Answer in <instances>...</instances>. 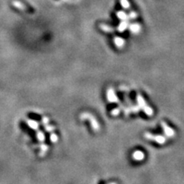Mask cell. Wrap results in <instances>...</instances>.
<instances>
[{"mask_svg": "<svg viewBox=\"0 0 184 184\" xmlns=\"http://www.w3.org/2000/svg\"><path fill=\"white\" fill-rule=\"evenodd\" d=\"M80 119L81 120H90L94 131H98L99 129H100V125H99V124L97 122V120H96V118L92 114H91V113H84L83 114H81Z\"/></svg>", "mask_w": 184, "mask_h": 184, "instance_id": "cell-1", "label": "cell"}, {"mask_svg": "<svg viewBox=\"0 0 184 184\" xmlns=\"http://www.w3.org/2000/svg\"><path fill=\"white\" fill-rule=\"evenodd\" d=\"M145 138L149 139V140H153V141H155V142L158 143V144H165V141H166V138H165V136H160V135H158V136H153L152 134H150V133H145Z\"/></svg>", "mask_w": 184, "mask_h": 184, "instance_id": "cell-2", "label": "cell"}, {"mask_svg": "<svg viewBox=\"0 0 184 184\" xmlns=\"http://www.w3.org/2000/svg\"><path fill=\"white\" fill-rule=\"evenodd\" d=\"M161 125L162 128H163V130H164V132H165V136H167L169 138H173L176 135V132H175V130L171 127H169L167 125H166V123L165 122H161Z\"/></svg>", "mask_w": 184, "mask_h": 184, "instance_id": "cell-3", "label": "cell"}, {"mask_svg": "<svg viewBox=\"0 0 184 184\" xmlns=\"http://www.w3.org/2000/svg\"><path fill=\"white\" fill-rule=\"evenodd\" d=\"M107 101L110 102H116L118 101V97H116V94L113 91V88H109L107 91Z\"/></svg>", "mask_w": 184, "mask_h": 184, "instance_id": "cell-4", "label": "cell"}, {"mask_svg": "<svg viewBox=\"0 0 184 184\" xmlns=\"http://www.w3.org/2000/svg\"><path fill=\"white\" fill-rule=\"evenodd\" d=\"M132 158L136 161H142L145 158V153L140 150H136L132 153Z\"/></svg>", "mask_w": 184, "mask_h": 184, "instance_id": "cell-5", "label": "cell"}, {"mask_svg": "<svg viewBox=\"0 0 184 184\" xmlns=\"http://www.w3.org/2000/svg\"><path fill=\"white\" fill-rule=\"evenodd\" d=\"M113 43L116 47H118L119 49H122L125 45V39L120 38V37H114L113 38Z\"/></svg>", "mask_w": 184, "mask_h": 184, "instance_id": "cell-6", "label": "cell"}, {"mask_svg": "<svg viewBox=\"0 0 184 184\" xmlns=\"http://www.w3.org/2000/svg\"><path fill=\"white\" fill-rule=\"evenodd\" d=\"M136 99H137V101H138L139 107H140V108H142V110L144 109V107H147V104H146L144 99H143L140 95L137 96V98H136Z\"/></svg>", "mask_w": 184, "mask_h": 184, "instance_id": "cell-7", "label": "cell"}, {"mask_svg": "<svg viewBox=\"0 0 184 184\" xmlns=\"http://www.w3.org/2000/svg\"><path fill=\"white\" fill-rule=\"evenodd\" d=\"M27 124H28V125L33 130H38L39 128V124L36 122V121H33V120H28L27 121Z\"/></svg>", "mask_w": 184, "mask_h": 184, "instance_id": "cell-8", "label": "cell"}, {"mask_svg": "<svg viewBox=\"0 0 184 184\" xmlns=\"http://www.w3.org/2000/svg\"><path fill=\"white\" fill-rule=\"evenodd\" d=\"M37 138L39 140V142H44L45 140V134L41 131V130H39L37 132Z\"/></svg>", "mask_w": 184, "mask_h": 184, "instance_id": "cell-9", "label": "cell"}, {"mask_svg": "<svg viewBox=\"0 0 184 184\" xmlns=\"http://www.w3.org/2000/svg\"><path fill=\"white\" fill-rule=\"evenodd\" d=\"M48 149H49L48 146L45 145V144H41V145H40V150H41V152L42 153H40V155L43 156V155L45 154V153L48 151Z\"/></svg>", "mask_w": 184, "mask_h": 184, "instance_id": "cell-10", "label": "cell"}, {"mask_svg": "<svg viewBox=\"0 0 184 184\" xmlns=\"http://www.w3.org/2000/svg\"><path fill=\"white\" fill-rule=\"evenodd\" d=\"M50 141H51L52 142L55 143V142L58 141V136H56L55 134H54V133H52L51 135H50Z\"/></svg>", "mask_w": 184, "mask_h": 184, "instance_id": "cell-11", "label": "cell"}, {"mask_svg": "<svg viewBox=\"0 0 184 184\" xmlns=\"http://www.w3.org/2000/svg\"><path fill=\"white\" fill-rule=\"evenodd\" d=\"M45 130L46 131H48V132H52V131H54L55 130V126L53 125H45Z\"/></svg>", "mask_w": 184, "mask_h": 184, "instance_id": "cell-12", "label": "cell"}, {"mask_svg": "<svg viewBox=\"0 0 184 184\" xmlns=\"http://www.w3.org/2000/svg\"><path fill=\"white\" fill-rule=\"evenodd\" d=\"M120 113V108H116V109H114L113 111H112V115H113V116H117L119 113Z\"/></svg>", "mask_w": 184, "mask_h": 184, "instance_id": "cell-13", "label": "cell"}, {"mask_svg": "<svg viewBox=\"0 0 184 184\" xmlns=\"http://www.w3.org/2000/svg\"><path fill=\"white\" fill-rule=\"evenodd\" d=\"M49 121H50V120H49L48 118H43V125H49Z\"/></svg>", "mask_w": 184, "mask_h": 184, "instance_id": "cell-14", "label": "cell"}, {"mask_svg": "<svg viewBox=\"0 0 184 184\" xmlns=\"http://www.w3.org/2000/svg\"><path fill=\"white\" fill-rule=\"evenodd\" d=\"M110 184H117V183H115V182H113V183H110Z\"/></svg>", "mask_w": 184, "mask_h": 184, "instance_id": "cell-15", "label": "cell"}]
</instances>
